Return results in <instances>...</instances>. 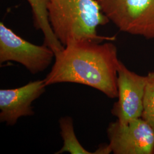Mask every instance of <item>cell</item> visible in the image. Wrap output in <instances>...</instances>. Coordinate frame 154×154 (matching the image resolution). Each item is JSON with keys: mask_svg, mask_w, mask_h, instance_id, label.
<instances>
[{"mask_svg": "<svg viewBox=\"0 0 154 154\" xmlns=\"http://www.w3.org/2000/svg\"><path fill=\"white\" fill-rule=\"evenodd\" d=\"M120 62L117 48L111 42H75L55 54L52 68L44 80L46 86L60 83L84 85L114 99L118 95Z\"/></svg>", "mask_w": 154, "mask_h": 154, "instance_id": "cell-1", "label": "cell"}, {"mask_svg": "<svg viewBox=\"0 0 154 154\" xmlns=\"http://www.w3.org/2000/svg\"><path fill=\"white\" fill-rule=\"evenodd\" d=\"M50 25L64 46L83 41L102 42L114 37L99 35L97 29L110 22L97 0H48Z\"/></svg>", "mask_w": 154, "mask_h": 154, "instance_id": "cell-2", "label": "cell"}, {"mask_svg": "<svg viewBox=\"0 0 154 154\" xmlns=\"http://www.w3.org/2000/svg\"><path fill=\"white\" fill-rule=\"evenodd\" d=\"M101 10L120 31L154 38V0H97Z\"/></svg>", "mask_w": 154, "mask_h": 154, "instance_id": "cell-3", "label": "cell"}, {"mask_svg": "<svg viewBox=\"0 0 154 154\" xmlns=\"http://www.w3.org/2000/svg\"><path fill=\"white\" fill-rule=\"evenodd\" d=\"M54 52L47 46L33 44L18 35L0 22V63L16 62L32 74L45 70L55 58Z\"/></svg>", "mask_w": 154, "mask_h": 154, "instance_id": "cell-4", "label": "cell"}, {"mask_svg": "<svg viewBox=\"0 0 154 154\" xmlns=\"http://www.w3.org/2000/svg\"><path fill=\"white\" fill-rule=\"evenodd\" d=\"M110 143L109 154H152L154 153V131L141 118L126 123L116 121L107 128Z\"/></svg>", "mask_w": 154, "mask_h": 154, "instance_id": "cell-5", "label": "cell"}, {"mask_svg": "<svg viewBox=\"0 0 154 154\" xmlns=\"http://www.w3.org/2000/svg\"><path fill=\"white\" fill-rule=\"evenodd\" d=\"M147 75L142 76L130 70L121 61L118 71V100L111 110L121 123L142 117Z\"/></svg>", "mask_w": 154, "mask_h": 154, "instance_id": "cell-6", "label": "cell"}, {"mask_svg": "<svg viewBox=\"0 0 154 154\" xmlns=\"http://www.w3.org/2000/svg\"><path fill=\"white\" fill-rule=\"evenodd\" d=\"M46 86L44 80L30 82L16 88L0 90V121L14 126L22 116L34 115L32 104L44 93Z\"/></svg>", "mask_w": 154, "mask_h": 154, "instance_id": "cell-7", "label": "cell"}, {"mask_svg": "<svg viewBox=\"0 0 154 154\" xmlns=\"http://www.w3.org/2000/svg\"><path fill=\"white\" fill-rule=\"evenodd\" d=\"M33 14L34 26L44 34V44L55 54L64 49L65 46L56 37L50 23L48 13V0H27Z\"/></svg>", "mask_w": 154, "mask_h": 154, "instance_id": "cell-8", "label": "cell"}, {"mask_svg": "<svg viewBox=\"0 0 154 154\" xmlns=\"http://www.w3.org/2000/svg\"><path fill=\"white\" fill-rule=\"evenodd\" d=\"M59 123L63 146L55 154L69 152L72 154H97L95 151L91 152L86 150L79 143L74 132L73 121L71 117H62L59 121Z\"/></svg>", "mask_w": 154, "mask_h": 154, "instance_id": "cell-9", "label": "cell"}, {"mask_svg": "<svg viewBox=\"0 0 154 154\" xmlns=\"http://www.w3.org/2000/svg\"><path fill=\"white\" fill-rule=\"evenodd\" d=\"M142 118L154 131V72H149L147 75Z\"/></svg>", "mask_w": 154, "mask_h": 154, "instance_id": "cell-10", "label": "cell"}]
</instances>
